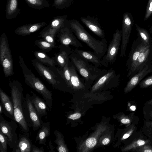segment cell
<instances>
[{"instance_id": "6da1fadb", "label": "cell", "mask_w": 152, "mask_h": 152, "mask_svg": "<svg viewBox=\"0 0 152 152\" xmlns=\"http://www.w3.org/2000/svg\"><path fill=\"white\" fill-rule=\"evenodd\" d=\"M66 26L69 28L78 39L85 43L102 59L106 53L107 41L106 39L97 40L92 36L77 20H68Z\"/></svg>"}, {"instance_id": "7a4b0ae2", "label": "cell", "mask_w": 152, "mask_h": 152, "mask_svg": "<svg viewBox=\"0 0 152 152\" xmlns=\"http://www.w3.org/2000/svg\"><path fill=\"white\" fill-rule=\"evenodd\" d=\"M69 58L77 71L88 84L96 81L108 71V69H101L90 64L74 52L72 49Z\"/></svg>"}, {"instance_id": "3957f363", "label": "cell", "mask_w": 152, "mask_h": 152, "mask_svg": "<svg viewBox=\"0 0 152 152\" xmlns=\"http://www.w3.org/2000/svg\"><path fill=\"white\" fill-rule=\"evenodd\" d=\"M9 85L11 89V98L14 107L15 120L23 131L28 133L29 129L23 110L24 97L22 85L17 80H13L10 82Z\"/></svg>"}, {"instance_id": "277c9868", "label": "cell", "mask_w": 152, "mask_h": 152, "mask_svg": "<svg viewBox=\"0 0 152 152\" xmlns=\"http://www.w3.org/2000/svg\"><path fill=\"white\" fill-rule=\"evenodd\" d=\"M19 61L24 76L25 82L42 96L51 111L53 105L52 92L49 91L40 80L35 76L31 70L28 68L21 56H19Z\"/></svg>"}, {"instance_id": "5b68a950", "label": "cell", "mask_w": 152, "mask_h": 152, "mask_svg": "<svg viewBox=\"0 0 152 152\" xmlns=\"http://www.w3.org/2000/svg\"><path fill=\"white\" fill-rule=\"evenodd\" d=\"M31 62L38 73L53 88L60 90L63 85L67 86L61 75L60 68L47 66L36 59Z\"/></svg>"}, {"instance_id": "8992f818", "label": "cell", "mask_w": 152, "mask_h": 152, "mask_svg": "<svg viewBox=\"0 0 152 152\" xmlns=\"http://www.w3.org/2000/svg\"><path fill=\"white\" fill-rule=\"evenodd\" d=\"M7 37L4 33L0 39V61L6 77L14 74L12 58L9 47Z\"/></svg>"}, {"instance_id": "52a82bcc", "label": "cell", "mask_w": 152, "mask_h": 152, "mask_svg": "<svg viewBox=\"0 0 152 152\" xmlns=\"http://www.w3.org/2000/svg\"><path fill=\"white\" fill-rule=\"evenodd\" d=\"M121 30L117 28L110 41L105 54L101 59L102 65L107 67L113 64L115 61L121 42Z\"/></svg>"}, {"instance_id": "ba28073f", "label": "cell", "mask_w": 152, "mask_h": 152, "mask_svg": "<svg viewBox=\"0 0 152 152\" xmlns=\"http://www.w3.org/2000/svg\"><path fill=\"white\" fill-rule=\"evenodd\" d=\"M31 96L27 94L24 97L23 110L24 115L28 126L34 131H36L40 127L43 122L38 115L31 100Z\"/></svg>"}, {"instance_id": "9c48e42d", "label": "cell", "mask_w": 152, "mask_h": 152, "mask_svg": "<svg viewBox=\"0 0 152 152\" xmlns=\"http://www.w3.org/2000/svg\"><path fill=\"white\" fill-rule=\"evenodd\" d=\"M134 23L133 17L131 14L128 12L124 13L123 17L122 28L121 30V39L120 54L121 57H123L125 55L132 27Z\"/></svg>"}, {"instance_id": "30bf717a", "label": "cell", "mask_w": 152, "mask_h": 152, "mask_svg": "<svg viewBox=\"0 0 152 152\" xmlns=\"http://www.w3.org/2000/svg\"><path fill=\"white\" fill-rule=\"evenodd\" d=\"M17 122L12 120L8 121L6 120L1 114L0 115V129L6 135L8 139V145L13 148L17 144L18 140L16 132L17 128Z\"/></svg>"}, {"instance_id": "8fae6325", "label": "cell", "mask_w": 152, "mask_h": 152, "mask_svg": "<svg viewBox=\"0 0 152 152\" xmlns=\"http://www.w3.org/2000/svg\"><path fill=\"white\" fill-rule=\"evenodd\" d=\"M120 78V73L117 74L113 68L110 69L105 75L96 80L91 88V91L94 92L105 87L118 84Z\"/></svg>"}, {"instance_id": "7c38bea8", "label": "cell", "mask_w": 152, "mask_h": 152, "mask_svg": "<svg viewBox=\"0 0 152 152\" xmlns=\"http://www.w3.org/2000/svg\"><path fill=\"white\" fill-rule=\"evenodd\" d=\"M147 46L139 36L133 42L126 63L128 77L140 53Z\"/></svg>"}, {"instance_id": "4fadbf2b", "label": "cell", "mask_w": 152, "mask_h": 152, "mask_svg": "<svg viewBox=\"0 0 152 152\" xmlns=\"http://www.w3.org/2000/svg\"><path fill=\"white\" fill-rule=\"evenodd\" d=\"M152 61V45L147 46L141 52L128 78L130 79Z\"/></svg>"}, {"instance_id": "5bb4252c", "label": "cell", "mask_w": 152, "mask_h": 152, "mask_svg": "<svg viewBox=\"0 0 152 152\" xmlns=\"http://www.w3.org/2000/svg\"><path fill=\"white\" fill-rule=\"evenodd\" d=\"M56 36L62 45L69 46L71 45L77 48L83 46L71 29L67 26L61 29Z\"/></svg>"}, {"instance_id": "9a60e30c", "label": "cell", "mask_w": 152, "mask_h": 152, "mask_svg": "<svg viewBox=\"0 0 152 152\" xmlns=\"http://www.w3.org/2000/svg\"><path fill=\"white\" fill-rule=\"evenodd\" d=\"M151 72L152 62L146 65L141 70L130 79L124 89V93H127L131 91L144 77Z\"/></svg>"}, {"instance_id": "2e32d148", "label": "cell", "mask_w": 152, "mask_h": 152, "mask_svg": "<svg viewBox=\"0 0 152 152\" xmlns=\"http://www.w3.org/2000/svg\"><path fill=\"white\" fill-rule=\"evenodd\" d=\"M107 129L106 126L100 124L91 136L85 141L79 147V151L87 152L93 148L96 145L97 140L102 133Z\"/></svg>"}, {"instance_id": "e0dca14e", "label": "cell", "mask_w": 152, "mask_h": 152, "mask_svg": "<svg viewBox=\"0 0 152 152\" xmlns=\"http://www.w3.org/2000/svg\"><path fill=\"white\" fill-rule=\"evenodd\" d=\"M80 20L93 33L102 39L104 38L105 35L104 31L96 18L88 15L81 17Z\"/></svg>"}, {"instance_id": "ac0fdd59", "label": "cell", "mask_w": 152, "mask_h": 152, "mask_svg": "<svg viewBox=\"0 0 152 152\" xmlns=\"http://www.w3.org/2000/svg\"><path fill=\"white\" fill-rule=\"evenodd\" d=\"M1 103L3 108V113L7 116L13 121H15L14 107L11 100L3 91L0 88Z\"/></svg>"}, {"instance_id": "d6986e66", "label": "cell", "mask_w": 152, "mask_h": 152, "mask_svg": "<svg viewBox=\"0 0 152 152\" xmlns=\"http://www.w3.org/2000/svg\"><path fill=\"white\" fill-rule=\"evenodd\" d=\"M69 66L71 74V81L72 88L76 89L84 88L85 84H88L83 78H81L79 75L77 71L71 61H69Z\"/></svg>"}, {"instance_id": "ffe728a7", "label": "cell", "mask_w": 152, "mask_h": 152, "mask_svg": "<svg viewBox=\"0 0 152 152\" xmlns=\"http://www.w3.org/2000/svg\"><path fill=\"white\" fill-rule=\"evenodd\" d=\"M46 25L45 22L26 24L17 28L14 32L17 34L26 36L38 31Z\"/></svg>"}, {"instance_id": "44dd1931", "label": "cell", "mask_w": 152, "mask_h": 152, "mask_svg": "<svg viewBox=\"0 0 152 152\" xmlns=\"http://www.w3.org/2000/svg\"><path fill=\"white\" fill-rule=\"evenodd\" d=\"M73 51L87 61L91 63L95 66L99 67L102 65L101 59L94 52L81 50L75 48Z\"/></svg>"}, {"instance_id": "7402d4cb", "label": "cell", "mask_w": 152, "mask_h": 152, "mask_svg": "<svg viewBox=\"0 0 152 152\" xmlns=\"http://www.w3.org/2000/svg\"><path fill=\"white\" fill-rule=\"evenodd\" d=\"M67 15L54 17L47 27L53 33L56 34L62 28L66 26L68 20Z\"/></svg>"}, {"instance_id": "603a6c76", "label": "cell", "mask_w": 152, "mask_h": 152, "mask_svg": "<svg viewBox=\"0 0 152 152\" xmlns=\"http://www.w3.org/2000/svg\"><path fill=\"white\" fill-rule=\"evenodd\" d=\"M31 92L32 94L31 96V100L38 115L40 118L45 116L47 115V110L50 111L46 104L32 91Z\"/></svg>"}, {"instance_id": "cb8c5ba5", "label": "cell", "mask_w": 152, "mask_h": 152, "mask_svg": "<svg viewBox=\"0 0 152 152\" xmlns=\"http://www.w3.org/2000/svg\"><path fill=\"white\" fill-rule=\"evenodd\" d=\"M60 49V52L56 54L55 59L60 68H63L69 63V56L72 49L69 46L63 45Z\"/></svg>"}, {"instance_id": "d4e9b609", "label": "cell", "mask_w": 152, "mask_h": 152, "mask_svg": "<svg viewBox=\"0 0 152 152\" xmlns=\"http://www.w3.org/2000/svg\"><path fill=\"white\" fill-rule=\"evenodd\" d=\"M18 0H7L5 10L6 17L7 20L13 19L19 14Z\"/></svg>"}, {"instance_id": "484cf974", "label": "cell", "mask_w": 152, "mask_h": 152, "mask_svg": "<svg viewBox=\"0 0 152 152\" xmlns=\"http://www.w3.org/2000/svg\"><path fill=\"white\" fill-rule=\"evenodd\" d=\"M39 129L36 140L40 145H46V139L50 134V125L49 122H43Z\"/></svg>"}, {"instance_id": "4316f807", "label": "cell", "mask_w": 152, "mask_h": 152, "mask_svg": "<svg viewBox=\"0 0 152 152\" xmlns=\"http://www.w3.org/2000/svg\"><path fill=\"white\" fill-rule=\"evenodd\" d=\"M34 54L36 59L45 65L50 67H55L57 64L55 59L50 57L43 52L35 51Z\"/></svg>"}, {"instance_id": "83f0119b", "label": "cell", "mask_w": 152, "mask_h": 152, "mask_svg": "<svg viewBox=\"0 0 152 152\" xmlns=\"http://www.w3.org/2000/svg\"><path fill=\"white\" fill-rule=\"evenodd\" d=\"M29 135L24 134L21 135L18 140L17 145L18 146L20 152H31L32 143L28 136Z\"/></svg>"}, {"instance_id": "f1b7e54d", "label": "cell", "mask_w": 152, "mask_h": 152, "mask_svg": "<svg viewBox=\"0 0 152 152\" xmlns=\"http://www.w3.org/2000/svg\"><path fill=\"white\" fill-rule=\"evenodd\" d=\"M56 139L54 140V142L57 145L56 149L59 152H68L67 147L64 142V136L58 130H56L54 132Z\"/></svg>"}, {"instance_id": "f546056e", "label": "cell", "mask_w": 152, "mask_h": 152, "mask_svg": "<svg viewBox=\"0 0 152 152\" xmlns=\"http://www.w3.org/2000/svg\"><path fill=\"white\" fill-rule=\"evenodd\" d=\"M28 5L34 9L41 10L49 8L50 5L48 0H25Z\"/></svg>"}, {"instance_id": "4dcf8cb0", "label": "cell", "mask_w": 152, "mask_h": 152, "mask_svg": "<svg viewBox=\"0 0 152 152\" xmlns=\"http://www.w3.org/2000/svg\"><path fill=\"white\" fill-rule=\"evenodd\" d=\"M136 30L138 36L148 45H152V39L148 31L145 29L141 28L136 24Z\"/></svg>"}, {"instance_id": "1f68e13d", "label": "cell", "mask_w": 152, "mask_h": 152, "mask_svg": "<svg viewBox=\"0 0 152 152\" xmlns=\"http://www.w3.org/2000/svg\"><path fill=\"white\" fill-rule=\"evenodd\" d=\"M39 34V37H41L44 40L56 45L55 38L56 35L50 31L47 27L44 28Z\"/></svg>"}, {"instance_id": "d6a6232c", "label": "cell", "mask_w": 152, "mask_h": 152, "mask_svg": "<svg viewBox=\"0 0 152 152\" xmlns=\"http://www.w3.org/2000/svg\"><path fill=\"white\" fill-rule=\"evenodd\" d=\"M60 68L61 75L68 87L72 88L71 81V74L69 68V63L67 64L63 68Z\"/></svg>"}, {"instance_id": "836d02e7", "label": "cell", "mask_w": 152, "mask_h": 152, "mask_svg": "<svg viewBox=\"0 0 152 152\" xmlns=\"http://www.w3.org/2000/svg\"><path fill=\"white\" fill-rule=\"evenodd\" d=\"M74 0H54L53 6L59 10H62L69 7Z\"/></svg>"}, {"instance_id": "e575fe53", "label": "cell", "mask_w": 152, "mask_h": 152, "mask_svg": "<svg viewBox=\"0 0 152 152\" xmlns=\"http://www.w3.org/2000/svg\"><path fill=\"white\" fill-rule=\"evenodd\" d=\"M36 45L41 49L49 51L55 47V45L49 43L44 39L37 40L34 42Z\"/></svg>"}, {"instance_id": "d590c367", "label": "cell", "mask_w": 152, "mask_h": 152, "mask_svg": "<svg viewBox=\"0 0 152 152\" xmlns=\"http://www.w3.org/2000/svg\"><path fill=\"white\" fill-rule=\"evenodd\" d=\"M147 143H148L147 140L146 141L142 139L135 140L131 144L123 148L122 151H127L131 150H134L136 148L145 145Z\"/></svg>"}, {"instance_id": "8d00e7d4", "label": "cell", "mask_w": 152, "mask_h": 152, "mask_svg": "<svg viewBox=\"0 0 152 152\" xmlns=\"http://www.w3.org/2000/svg\"><path fill=\"white\" fill-rule=\"evenodd\" d=\"M7 137L0 131V152H7L8 145Z\"/></svg>"}, {"instance_id": "74e56055", "label": "cell", "mask_w": 152, "mask_h": 152, "mask_svg": "<svg viewBox=\"0 0 152 152\" xmlns=\"http://www.w3.org/2000/svg\"><path fill=\"white\" fill-rule=\"evenodd\" d=\"M141 88H145L152 86V75L141 81L139 83Z\"/></svg>"}, {"instance_id": "f35d334b", "label": "cell", "mask_w": 152, "mask_h": 152, "mask_svg": "<svg viewBox=\"0 0 152 152\" xmlns=\"http://www.w3.org/2000/svg\"><path fill=\"white\" fill-rule=\"evenodd\" d=\"M152 15V0H148L147 4L144 20H147Z\"/></svg>"}, {"instance_id": "ab89813d", "label": "cell", "mask_w": 152, "mask_h": 152, "mask_svg": "<svg viewBox=\"0 0 152 152\" xmlns=\"http://www.w3.org/2000/svg\"><path fill=\"white\" fill-rule=\"evenodd\" d=\"M134 151L141 152H152V147L150 146L144 145L136 148Z\"/></svg>"}, {"instance_id": "60d3db41", "label": "cell", "mask_w": 152, "mask_h": 152, "mask_svg": "<svg viewBox=\"0 0 152 152\" xmlns=\"http://www.w3.org/2000/svg\"><path fill=\"white\" fill-rule=\"evenodd\" d=\"M31 152H44V148L42 146L39 148L34 145L32 144Z\"/></svg>"}, {"instance_id": "b9f144b4", "label": "cell", "mask_w": 152, "mask_h": 152, "mask_svg": "<svg viewBox=\"0 0 152 152\" xmlns=\"http://www.w3.org/2000/svg\"><path fill=\"white\" fill-rule=\"evenodd\" d=\"M81 116V114L79 113H75L71 114L68 117V118L73 120H76L79 118Z\"/></svg>"}, {"instance_id": "7bdbcfd3", "label": "cell", "mask_w": 152, "mask_h": 152, "mask_svg": "<svg viewBox=\"0 0 152 152\" xmlns=\"http://www.w3.org/2000/svg\"><path fill=\"white\" fill-rule=\"evenodd\" d=\"M134 130V128L133 127L129 130L128 131L123 135L122 138V139L123 140L128 138L132 133Z\"/></svg>"}, {"instance_id": "ee69618b", "label": "cell", "mask_w": 152, "mask_h": 152, "mask_svg": "<svg viewBox=\"0 0 152 152\" xmlns=\"http://www.w3.org/2000/svg\"><path fill=\"white\" fill-rule=\"evenodd\" d=\"M48 148L49 152H54L55 151L54 150V149L55 147L53 146L52 144V143L51 140H50L49 142L48 146Z\"/></svg>"}, {"instance_id": "f6af8a7d", "label": "cell", "mask_w": 152, "mask_h": 152, "mask_svg": "<svg viewBox=\"0 0 152 152\" xmlns=\"http://www.w3.org/2000/svg\"><path fill=\"white\" fill-rule=\"evenodd\" d=\"M121 122L123 124H128L131 122V120L128 118H123L121 119Z\"/></svg>"}, {"instance_id": "bcb514c9", "label": "cell", "mask_w": 152, "mask_h": 152, "mask_svg": "<svg viewBox=\"0 0 152 152\" xmlns=\"http://www.w3.org/2000/svg\"><path fill=\"white\" fill-rule=\"evenodd\" d=\"M110 142V139L107 137H106L103 139L102 143L103 145H106L108 144Z\"/></svg>"}, {"instance_id": "7dc6e473", "label": "cell", "mask_w": 152, "mask_h": 152, "mask_svg": "<svg viewBox=\"0 0 152 152\" xmlns=\"http://www.w3.org/2000/svg\"><path fill=\"white\" fill-rule=\"evenodd\" d=\"M132 111H134L135 110L136 107L134 105H132L130 107Z\"/></svg>"}, {"instance_id": "c3c4849f", "label": "cell", "mask_w": 152, "mask_h": 152, "mask_svg": "<svg viewBox=\"0 0 152 152\" xmlns=\"http://www.w3.org/2000/svg\"><path fill=\"white\" fill-rule=\"evenodd\" d=\"M149 31L151 34H152V26L149 28Z\"/></svg>"}, {"instance_id": "681fc988", "label": "cell", "mask_w": 152, "mask_h": 152, "mask_svg": "<svg viewBox=\"0 0 152 152\" xmlns=\"http://www.w3.org/2000/svg\"><path fill=\"white\" fill-rule=\"evenodd\" d=\"M149 103L152 104V100H151L149 102Z\"/></svg>"}, {"instance_id": "f907efd6", "label": "cell", "mask_w": 152, "mask_h": 152, "mask_svg": "<svg viewBox=\"0 0 152 152\" xmlns=\"http://www.w3.org/2000/svg\"><path fill=\"white\" fill-rule=\"evenodd\" d=\"M108 1H109L110 0H107Z\"/></svg>"}]
</instances>
